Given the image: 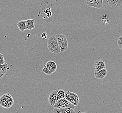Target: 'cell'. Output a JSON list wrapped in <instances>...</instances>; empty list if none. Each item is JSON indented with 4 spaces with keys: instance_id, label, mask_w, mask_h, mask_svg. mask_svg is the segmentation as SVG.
<instances>
[{
    "instance_id": "1",
    "label": "cell",
    "mask_w": 122,
    "mask_h": 113,
    "mask_svg": "<svg viewBox=\"0 0 122 113\" xmlns=\"http://www.w3.org/2000/svg\"><path fill=\"white\" fill-rule=\"evenodd\" d=\"M47 47L49 51L54 54H59L61 53L58 43L55 36L52 35L47 40Z\"/></svg>"
},
{
    "instance_id": "2",
    "label": "cell",
    "mask_w": 122,
    "mask_h": 113,
    "mask_svg": "<svg viewBox=\"0 0 122 113\" xmlns=\"http://www.w3.org/2000/svg\"><path fill=\"white\" fill-rule=\"evenodd\" d=\"M14 103L12 97L8 93H5L0 97V105L5 108H10Z\"/></svg>"
},
{
    "instance_id": "3",
    "label": "cell",
    "mask_w": 122,
    "mask_h": 113,
    "mask_svg": "<svg viewBox=\"0 0 122 113\" xmlns=\"http://www.w3.org/2000/svg\"><path fill=\"white\" fill-rule=\"evenodd\" d=\"M55 37L58 43L61 52L66 51L68 46V41L66 36L62 34H57L55 35Z\"/></svg>"
},
{
    "instance_id": "4",
    "label": "cell",
    "mask_w": 122,
    "mask_h": 113,
    "mask_svg": "<svg viewBox=\"0 0 122 113\" xmlns=\"http://www.w3.org/2000/svg\"><path fill=\"white\" fill-rule=\"evenodd\" d=\"M65 98L74 106H77L79 103L80 99L78 95L71 91L65 92Z\"/></svg>"
},
{
    "instance_id": "5",
    "label": "cell",
    "mask_w": 122,
    "mask_h": 113,
    "mask_svg": "<svg viewBox=\"0 0 122 113\" xmlns=\"http://www.w3.org/2000/svg\"><path fill=\"white\" fill-rule=\"evenodd\" d=\"M76 106L73 105L65 98L59 99L56 101L54 108H71L74 109Z\"/></svg>"
},
{
    "instance_id": "6",
    "label": "cell",
    "mask_w": 122,
    "mask_h": 113,
    "mask_svg": "<svg viewBox=\"0 0 122 113\" xmlns=\"http://www.w3.org/2000/svg\"><path fill=\"white\" fill-rule=\"evenodd\" d=\"M103 0H84V2L88 6L100 9L103 7Z\"/></svg>"
},
{
    "instance_id": "7",
    "label": "cell",
    "mask_w": 122,
    "mask_h": 113,
    "mask_svg": "<svg viewBox=\"0 0 122 113\" xmlns=\"http://www.w3.org/2000/svg\"><path fill=\"white\" fill-rule=\"evenodd\" d=\"M106 64L105 61L102 59H99L96 61L93 67V68L95 71H98L106 68Z\"/></svg>"
},
{
    "instance_id": "8",
    "label": "cell",
    "mask_w": 122,
    "mask_h": 113,
    "mask_svg": "<svg viewBox=\"0 0 122 113\" xmlns=\"http://www.w3.org/2000/svg\"><path fill=\"white\" fill-rule=\"evenodd\" d=\"M58 91V90L53 91L49 95L48 101L50 104L53 107H54L56 102V95Z\"/></svg>"
},
{
    "instance_id": "9",
    "label": "cell",
    "mask_w": 122,
    "mask_h": 113,
    "mask_svg": "<svg viewBox=\"0 0 122 113\" xmlns=\"http://www.w3.org/2000/svg\"><path fill=\"white\" fill-rule=\"evenodd\" d=\"M108 72L106 68L101 70L98 71H94V75L96 78L98 79H103L107 76Z\"/></svg>"
},
{
    "instance_id": "10",
    "label": "cell",
    "mask_w": 122,
    "mask_h": 113,
    "mask_svg": "<svg viewBox=\"0 0 122 113\" xmlns=\"http://www.w3.org/2000/svg\"><path fill=\"white\" fill-rule=\"evenodd\" d=\"M53 113H75V111L72 108H54Z\"/></svg>"
},
{
    "instance_id": "11",
    "label": "cell",
    "mask_w": 122,
    "mask_h": 113,
    "mask_svg": "<svg viewBox=\"0 0 122 113\" xmlns=\"http://www.w3.org/2000/svg\"><path fill=\"white\" fill-rule=\"evenodd\" d=\"M44 66L46 67L47 69L51 72L54 73L56 71L57 65L55 62L50 61L44 65Z\"/></svg>"
},
{
    "instance_id": "12",
    "label": "cell",
    "mask_w": 122,
    "mask_h": 113,
    "mask_svg": "<svg viewBox=\"0 0 122 113\" xmlns=\"http://www.w3.org/2000/svg\"><path fill=\"white\" fill-rule=\"evenodd\" d=\"M110 7H116L122 5V0H107Z\"/></svg>"
},
{
    "instance_id": "13",
    "label": "cell",
    "mask_w": 122,
    "mask_h": 113,
    "mask_svg": "<svg viewBox=\"0 0 122 113\" xmlns=\"http://www.w3.org/2000/svg\"><path fill=\"white\" fill-rule=\"evenodd\" d=\"M26 25V29L31 31L35 28L34 19H28L25 21Z\"/></svg>"
},
{
    "instance_id": "14",
    "label": "cell",
    "mask_w": 122,
    "mask_h": 113,
    "mask_svg": "<svg viewBox=\"0 0 122 113\" xmlns=\"http://www.w3.org/2000/svg\"><path fill=\"white\" fill-rule=\"evenodd\" d=\"M17 26L18 29L21 32L25 31L26 30V25L25 21H20L17 22Z\"/></svg>"
},
{
    "instance_id": "15",
    "label": "cell",
    "mask_w": 122,
    "mask_h": 113,
    "mask_svg": "<svg viewBox=\"0 0 122 113\" xmlns=\"http://www.w3.org/2000/svg\"><path fill=\"white\" fill-rule=\"evenodd\" d=\"M65 92L63 90L61 89L58 90L56 95V101L59 100V99L65 98Z\"/></svg>"
},
{
    "instance_id": "16",
    "label": "cell",
    "mask_w": 122,
    "mask_h": 113,
    "mask_svg": "<svg viewBox=\"0 0 122 113\" xmlns=\"http://www.w3.org/2000/svg\"><path fill=\"white\" fill-rule=\"evenodd\" d=\"M101 21L105 25H108L110 23V20L107 15H103L102 16Z\"/></svg>"
},
{
    "instance_id": "17",
    "label": "cell",
    "mask_w": 122,
    "mask_h": 113,
    "mask_svg": "<svg viewBox=\"0 0 122 113\" xmlns=\"http://www.w3.org/2000/svg\"><path fill=\"white\" fill-rule=\"evenodd\" d=\"M117 44L118 47L122 50V36L119 37V38L118 39Z\"/></svg>"
},
{
    "instance_id": "18",
    "label": "cell",
    "mask_w": 122,
    "mask_h": 113,
    "mask_svg": "<svg viewBox=\"0 0 122 113\" xmlns=\"http://www.w3.org/2000/svg\"><path fill=\"white\" fill-rule=\"evenodd\" d=\"M43 71L44 73L46 74L47 75H51L52 74L51 72L48 69L46 68V67L44 66V68H43Z\"/></svg>"
},
{
    "instance_id": "19",
    "label": "cell",
    "mask_w": 122,
    "mask_h": 113,
    "mask_svg": "<svg viewBox=\"0 0 122 113\" xmlns=\"http://www.w3.org/2000/svg\"><path fill=\"white\" fill-rule=\"evenodd\" d=\"M5 63H6V62H5V59L3 55L2 56H0V65L5 64Z\"/></svg>"
},
{
    "instance_id": "20",
    "label": "cell",
    "mask_w": 122,
    "mask_h": 113,
    "mask_svg": "<svg viewBox=\"0 0 122 113\" xmlns=\"http://www.w3.org/2000/svg\"><path fill=\"white\" fill-rule=\"evenodd\" d=\"M41 37L42 38L44 39H46L47 38V35L46 33H43L41 35Z\"/></svg>"
},
{
    "instance_id": "21",
    "label": "cell",
    "mask_w": 122,
    "mask_h": 113,
    "mask_svg": "<svg viewBox=\"0 0 122 113\" xmlns=\"http://www.w3.org/2000/svg\"><path fill=\"white\" fill-rule=\"evenodd\" d=\"M4 75H5V74H3L2 72H1L0 71V79L2 78L4 76Z\"/></svg>"
},
{
    "instance_id": "22",
    "label": "cell",
    "mask_w": 122,
    "mask_h": 113,
    "mask_svg": "<svg viewBox=\"0 0 122 113\" xmlns=\"http://www.w3.org/2000/svg\"><path fill=\"white\" fill-rule=\"evenodd\" d=\"M1 65H0V71L1 70Z\"/></svg>"
},
{
    "instance_id": "23",
    "label": "cell",
    "mask_w": 122,
    "mask_h": 113,
    "mask_svg": "<svg viewBox=\"0 0 122 113\" xmlns=\"http://www.w3.org/2000/svg\"><path fill=\"white\" fill-rule=\"evenodd\" d=\"M3 55V54H1V53H0V56H2Z\"/></svg>"
},
{
    "instance_id": "24",
    "label": "cell",
    "mask_w": 122,
    "mask_h": 113,
    "mask_svg": "<svg viewBox=\"0 0 122 113\" xmlns=\"http://www.w3.org/2000/svg\"><path fill=\"white\" fill-rule=\"evenodd\" d=\"M80 113H82L81 112V111H80Z\"/></svg>"
},
{
    "instance_id": "25",
    "label": "cell",
    "mask_w": 122,
    "mask_h": 113,
    "mask_svg": "<svg viewBox=\"0 0 122 113\" xmlns=\"http://www.w3.org/2000/svg\"><path fill=\"white\" fill-rule=\"evenodd\" d=\"M80 113V111H78V113Z\"/></svg>"
}]
</instances>
